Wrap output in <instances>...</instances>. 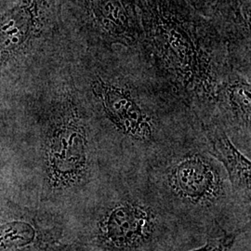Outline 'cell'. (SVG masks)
Listing matches in <instances>:
<instances>
[{
    "label": "cell",
    "mask_w": 251,
    "mask_h": 251,
    "mask_svg": "<svg viewBox=\"0 0 251 251\" xmlns=\"http://www.w3.org/2000/svg\"><path fill=\"white\" fill-rule=\"evenodd\" d=\"M35 251H102L90 248L82 243H63L60 240L48 243Z\"/></svg>",
    "instance_id": "obj_11"
},
{
    "label": "cell",
    "mask_w": 251,
    "mask_h": 251,
    "mask_svg": "<svg viewBox=\"0 0 251 251\" xmlns=\"http://www.w3.org/2000/svg\"><path fill=\"white\" fill-rule=\"evenodd\" d=\"M95 29L105 41L132 45L137 28L125 0H84Z\"/></svg>",
    "instance_id": "obj_8"
},
{
    "label": "cell",
    "mask_w": 251,
    "mask_h": 251,
    "mask_svg": "<svg viewBox=\"0 0 251 251\" xmlns=\"http://www.w3.org/2000/svg\"><path fill=\"white\" fill-rule=\"evenodd\" d=\"M235 239V234L225 233L221 237L210 238L206 244L192 251H229Z\"/></svg>",
    "instance_id": "obj_10"
},
{
    "label": "cell",
    "mask_w": 251,
    "mask_h": 251,
    "mask_svg": "<svg viewBox=\"0 0 251 251\" xmlns=\"http://www.w3.org/2000/svg\"><path fill=\"white\" fill-rule=\"evenodd\" d=\"M60 232L53 226L23 211L0 217V251H35L48 243L59 240Z\"/></svg>",
    "instance_id": "obj_7"
},
{
    "label": "cell",
    "mask_w": 251,
    "mask_h": 251,
    "mask_svg": "<svg viewBox=\"0 0 251 251\" xmlns=\"http://www.w3.org/2000/svg\"><path fill=\"white\" fill-rule=\"evenodd\" d=\"M162 188L171 203L188 212H212L227 199L228 187L214 162L189 150L171 158L162 172Z\"/></svg>",
    "instance_id": "obj_4"
},
{
    "label": "cell",
    "mask_w": 251,
    "mask_h": 251,
    "mask_svg": "<svg viewBox=\"0 0 251 251\" xmlns=\"http://www.w3.org/2000/svg\"><path fill=\"white\" fill-rule=\"evenodd\" d=\"M92 90L103 114L121 134L141 144L153 140L152 118L129 90L100 76L93 81Z\"/></svg>",
    "instance_id": "obj_5"
},
{
    "label": "cell",
    "mask_w": 251,
    "mask_h": 251,
    "mask_svg": "<svg viewBox=\"0 0 251 251\" xmlns=\"http://www.w3.org/2000/svg\"><path fill=\"white\" fill-rule=\"evenodd\" d=\"M205 133L208 152L225 168L234 195L250 206L251 160L233 145L221 126H207Z\"/></svg>",
    "instance_id": "obj_6"
},
{
    "label": "cell",
    "mask_w": 251,
    "mask_h": 251,
    "mask_svg": "<svg viewBox=\"0 0 251 251\" xmlns=\"http://www.w3.org/2000/svg\"><path fill=\"white\" fill-rule=\"evenodd\" d=\"M43 198L63 202L90 183L93 155L88 127L76 109L65 105L46 129L42 145Z\"/></svg>",
    "instance_id": "obj_2"
},
{
    "label": "cell",
    "mask_w": 251,
    "mask_h": 251,
    "mask_svg": "<svg viewBox=\"0 0 251 251\" xmlns=\"http://www.w3.org/2000/svg\"><path fill=\"white\" fill-rule=\"evenodd\" d=\"M144 43L159 70L188 99L217 100L211 45L188 21L157 0H139Z\"/></svg>",
    "instance_id": "obj_1"
},
{
    "label": "cell",
    "mask_w": 251,
    "mask_h": 251,
    "mask_svg": "<svg viewBox=\"0 0 251 251\" xmlns=\"http://www.w3.org/2000/svg\"><path fill=\"white\" fill-rule=\"evenodd\" d=\"M210 1H216L218 3H231V2H233L234 0H210Z\"/></svg>",
    "instance_id": "obj_12"
},
{
    "label": "cell",
    "mask_w": 251,
    "mask_h": 251,
    "mask_svg": "<svg viewBox=\"0 0 251 251\" xmlns=\"http://www.w3.org/2000/svg\"><path fill=\"white\" fill-rule=\"evenodd\" d=\"M85 233L82 244L99 251H151L161 235V215L143 198H112L93 210Z\"/></svg>",
    "instance_id": "obj_3"
},
{
    "label": "cell",
    "mask_w": 251,
    "mask_h": 251,
    "mask_svg": "<svg viewBox=\"0 0 251 251\" xmlns=\"http://www.w3.org/2000/svg\"><path fill=\"white\" fill-rule=\"evenodd\" d=\"M251 83L237 74L220 82L217 101L234 125L250 132L251 116Z\"/></svg>",
    "instance_id": "obj_9"
}]
</instances>
